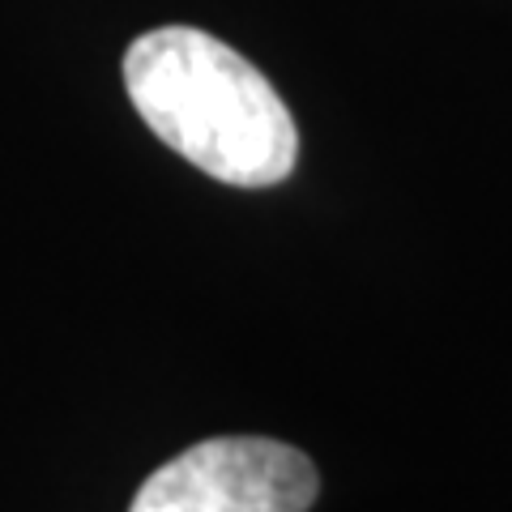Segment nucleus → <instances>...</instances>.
Here are the masks:
<instances>
[{
    "instance_id": "nucleus-2",
    "label": "nucleus",
    "mask_w": 512,
    "mask_h": 512,
    "mask_svg": "<svg viewBox=\"0 0 512 512\" xmlns=\"http://www.w3.org/2000/svg\"><path fill=\"white\" fill-rule=\"evenodd\" d=\"M316 491V466L299 448L269 436H218L158 466L128 512H308Z\"/></svg>"
},
{
    "instance_id": "nucleus-1",
    "label": "nucleus",
    "mask_w": 512,
    "mask_h": 512,
    "mask_svg": "<svg viewBox=\"0 0 512 512\" xmlns=\"http://www.w3.org/2000/svg\"><path fill=\"white\" fill-rule=\"evenodd\" d=\"M124 90L167 150L235 188L295 171L299 133L269 77L205 30L163 26L124 52Z\"/></svg>"
}]
</instances>
